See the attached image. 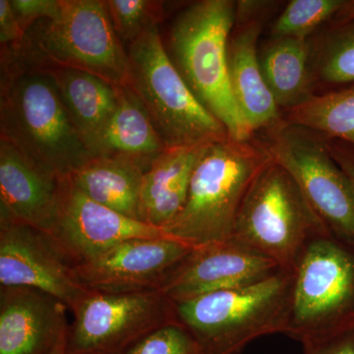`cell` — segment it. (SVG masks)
Masks as SVG:
<instances>
[{
  "label": "cell",
  "mask_w": 354,
  "mask_h": 354,
  "mask_svg": "<svg viewBox=\"0 0 354 354\" xmlns=\"http://www.w3.org/2000/svg\"><path fill=\"white\" fill-rule=\"evenodd\" d=\"M0 139L58 178L71 176L93 158L70 120L50 72L4 53Z\"/></svg>",
  "instance_id": "6da1fadb"
},
{
  "label": "cell",
  "mask_w": 354,
  "mask_h": 354,
  "mask_svg": "<svg viewBox=\"0 0 354 354\" xmlns=\"http://www.w3.org/2000/svg\"><path fill=\"white\" fill-rule=\"evenodd\" d=\"M237 2L201 0L177 14L162 38L169 59L205 109L232 139L245 141L247 127L230 88L227 46L236 22Z\"/></svg>",
  "instance_id": "7a4b0ae2"
},
{
  "label": "cell",
  "mask_w": 354,
  "mask_h": 354,
  "mask_svg": "<svg viewBox=\"0 0 354 354\" xmlns=\"http://www.w3.org/2000/svg\"><path fill=\"white\" fill-rule=\"evenodd\" d=\"M291 295L292 272L281 269L252 285L172 304L199 354H241L259 337L286 335Z\"/></svg>",
  "instance_id": "3957f363"
},
{
  "label": "cell",
  "mask_w": 354,
  "mask_h": 354,
  "mask_svg": "<svg viewBox=\"0 0 354 354\" xmlns=\"http://www.w3.org/2000/svg\"><path fill=\"white\" fill-rule=\"evenodd\" d=\"M1 53L37 68L81 70L114 86L128 83V51L102 0H62L55 18L37 21Z\"/></svg>",
  "instance_id": "277c9868"
},
{
  "label": "cell",
  "mask_w": 354,
  "mask_h": 354,
  "mask_svg": "<svg viewBox=\"0 0 354 354\" xmlns=\"http://www.w3.org/2000/svg\"><path fill=\"white\" fill-rule=\"evenodd\" d=\"M272 160L265 144L251 139L227 137L211 144L195 167L183 209L165 234L192 247L232 239L247 191Z\"/></svg>",
  "instance_id": "5b68a950"
},
{
  "label": "cell",
  "mask_w": 354,
  "mask_h": 354,
  "mask_svg": "<svg viewBox=\"0 0 354 354\" xmlns=\"http://www.w3.org/2000/svg\"><path fill=\"white\" fill-rule=\"evenodd\" d=\"M127 51V86L143 102L167 148L207 145L230 137L169 59L158 26L144 32Z\"/></svg>",
  "instance_id": "8992f818"
},
{
  "label": "cell",
  "mask_w": 354,
  "mask_h": 354,
  "mask_svg": "<svg viewBox=\"0 0 354 354\" xmlns=\"http://www.w3.org/2000/svg\"><path fill=\"white\" fill-rule=\"evenodd\" d=\"M323 234H330L297 181L272 160L247 191L230 239L290 270L304 247Z\"/></svg>",
  "instance_id": "52a82bcc"
},
{
  "label": "cell",
  "mask_w": 354,
  "mask_h": 354,
  "mask_svg": "<svg viewBox=\"0 0 354 354\" xmlns=\"http://www.w3.org/2000/svg\"><path fill=\"white\" fill-rule=\"evenodd\" d=\"M290 270L288 337L304 342L354 325V243L332 234L317 236Z\"/></svg>",
  "instance_id": "ba28073f"
},
{
  "label": "cell",
  "mask_w": 354,
  "mask_h": 354,
  "mask_svg": "<svg viewBox=\"0 0 354 354\" xmlns=\"http://www.w3.org/2000/svg\"><path fill=\"white\" fill-rule=\"evenodd\" d=\"M266 148L293 177L333 236L354 243V183L320 135L281 121Z\"/></svg>",
  "instance_id": "9c48e42d"
},
{
  "label": "cell",
  "mask_w": 354,
  "mask_h": 354,
  "mask_svg": "<svg viewBox=\"0 0 354 354\" xmlns=\"http://www.w3.org/2000/svg\"><path fill=\"white\" fill-rule=\"evenodd\" d=\"M70 310L74 318L67 333V354H123L152 330L177 322L171 300L157 290H88Z\"/></svg>",
  "instance_id": "30bf717a"
},
{
  "label": "cell",
  "mask_w": 354,
  "mask_h": 354,
  "mask_svg": "<svg viewBox=\"0 0 354 354\" xmlns=\"http://www.w3.org/2000/svg\"><path fill=\"white\" fill-rule=\"evenodd\" d=\"M48 235L72 267L97 259L129 239L167 236L164 230L121 215L91 199L68 176L60 179L57 215Z\"/></svg>",
  "instance_id": "8fae6325"
},
{
  "label": "cell",
  "mask_w": 354,
  "mask_h": 354,
  "mask_svg": "<svg viewBox=\"0 0 354 354\" xmlns=\"http://www.w3.org/2000/svg\"><path fill=\"white\" fill-rule=\"evenodd\" d=\"M283 268L234 239L193 247L158 290L172 302L258 283Z\"/></svg>",
  "instance_id": "7c38bea8"
},
{
  "label": "cell",
  "mask_w": 354,
  "mask_h": 354,
  "mask_svg": "<svg viewBox=\"0 0 354 354\" xmlns=\"http://www.w3.org/2000/svg\"><path fill=\"white\" fill-rule=\"evenodd\" d=\"M0 286H27L50 293L69 309L88 288L43 230L0 220Z\"/></svg>",
  "instance_id": "4fadbf2b"
},
{
  "label": "cell",
  "mask_w": 354,
  "mask_h": 354,
  "mask_svg": "<svg viewBox=\"0 0 354 354\" xmlns=\"http://www.w3.org/2000/svg\"><path fill=\"white\" fill-rule=\"evenodd\" d=\"M193 247L174 237L135 239L113 246L97 259L74 266L81 285L109 293L157 290Z\"/></svg>",
  "instance_id": "5bb4252c"
},
{
  "label": "cell",
  "mask_w": 354,
  "mask_h": 354,
  "mask_svg": "<svg viewBox=\"0 0 354 354\" xmlns=\"http://www.w3.org/2000/svg\"><path fill=\"white\" fill-rule=\"evenodd\" d=\"M271 2L242 1L237 4L235 30L227 46L230 88L245 121L253 133L271 129L281 122V109L266 83L257 55V41L264 15Z\"/></svg>",
  "instance_id": "9a60e30c"
},
{
  "label": "cell",
  "mask_w": 354,
  "mask_h": 354,
  "mask_svg": "<svg viewBox=\"0 0 354 354\" xmlns=\"http://www.w3.org/2000/svg\"><path fill=\"white\" fill-rule=\"evenodd\" d=\"M67 305L27 286H0V354H48L67 337Z\"/></svg>",
  "instance_id": "2e32d148"
},
{
  "label": "cell",
  "mask_w": 354,
  "mask_h": 354,
  "mask_svg": "<svg viewBox=\"0 0 354 354\" xmlns=\"http://www.w3.org/2000/svg\"><path fill=\"white\" fill-rule=\"evenodd\" d=\"M60 179L0 139V220L50 232L59 199Z\"/></svg>",
  "instance_id": "e0dca14e"
},
{
  "label": "cell",
  "mask_w": 354,
  "mask_h": 354,
  "mask_svg": "<svg viewBox=\"0 0 354 354\" xmlns=\"http://www.w3.org/2000/svg\"><path fill=\"white\" fill-rule=\"evenodd\" d=\"M209 145L167 148L153 160L144 174L140 221L165 230L176 218L187 199L195 167Z\"/></svg>",
  "instance_id": "ac0fdd59"
},
{
  "label": "cell",
  "mask_w": 354,
  "mask_h": 354,
  "mask_svg": "<svg viewBox=\"0 0 354 354\" xmlns=\"http://www.w3.org/2000/svg\"><path fill=\"white\" fill-rule=\"evenodd\" d=\"M48 71L55 79L72 124L94 158L100 137L118 106V86L81 70Z\"/></svg>",
  "instance_id": "d6986e66"
},
{
  "label": "cell",
  "mask_w": 354,
  "mask_h": 354,
  "mask_svg": "<svg viewBox=\"0 0 354 354\" xmlns=\"http://www.w3.org/2000/svg\"><path fill=\"white\" fill-rule=\"evenodd\" d=\"M147 169L145 165L134 158L111 156L91 158L68 177L91 199L140 221L142 185Z\"/></svg>",
  "instance_id": "ffe728a7"
},
{
  "label": "cell",
  "mask_w": 354,
  "mask_h": 354,
  "mask_svg": "<svg viewBox=\"0 0 354 354\" xmlns=\"http://www.w3.org/2000/svg\"><path fill=\"white\" fill-rule=\"evenodd\" d=\"M165 149L143 102L128 86H118V106L100 137L94 158H131L149 169Z\"/></svg>",
  "instance_id": "44dd1931"
},
{
  "label": "cell",
  "mask_w": 354,
  "mask_h": 354,
  "mask_svg": "<svg viewBox=\"0 0 354 354\" xmlns=\"http://www.w3.org/2000/svg\"><path fill=\"white\" fill-rule=\"evenodd\" d=\"M259 60L266 83L279 109L288 111L314 95L308 39L272 38Z\"/></svg>",
  "instance_id": "7402d4cb"
},
{
  "label": "cell",
  "mask_w": 354,
  "mask_h": 354,
  "mask_svg": "<svg viewBox=\"0 0 354 354\" xmlns=\"http://www.w3.org/2000/svg\"><path fill=\"white\" fill-rule=\"evenodd\" d=\"M286 113L288 124L354 145V84L312 95Z\"/></svg>",
  "instance_id": "603a6c76"
},
{
  "label": "cell",
  "mask_w": 354,
  "mask_h": 354,
  "mask_svg": "<svg viewBox=\"0 0 354 354\" xmlns=\"http://www.w3.org/2000/svg\"><path fill=\"white\" fill-rule=\"evenodd\" d=\"M314 78L337 88L354 84V19L330 24L311 46Z\"/></svg>",
  "instance_id": "cb8c5ba5"
},
{
  "label": "cell",
  "mask_w": 354,
  "mask_h": 354,
  "mask_svg": "<svg viewBox=\"0 0 354 354\" xmlns=\"http://www.w3.org/2000/svg\"><path fill=\"white\" fill-rule=\"evenodd\" d=\"M344 3V0H292L272 25V38L308 39L334 19Z\"/></svg>",
  "instance_id": "d4e9b609"
},
{
  "label": "cell",
  "mask_w": 354,
  "mask_h": 354,
  "mask_svg": "<svg viewBox=\"0 0 354 354\" xmlns=\"http://www.w3.org/2000/svg\"><path fill=\"white\" fill-rule=\"evenodd\" d=\"M106 11L121 43L134 41L162 20V2L151 0H106Z\"/></svg>",
  "instance_id": "484cf974"
},
{
  "label": "cell",
  "mask_w": 354,
  "mask_h": 354,
  "mask_svg": "<svg viewBox=\"0 0 354 354\" xmlns=\"http://www.w3.org/2000/svg\"><path fill=\"white\" fill-rule=\"evenodd\" d=\"M123 354H199V351L188 330L174 322L149 333Z\"/></svg>",
  "instance_id": "4316f807"
},
{
  "label": "cell",
  "mask_w": 354,
  "mask_h": 354,
  "mask_svg": "<svg viewBox=\"0 0 354 354\" xmlns=\"http://www.w3.org/2000/svg\"><path fill=\"white\" fill-rule=\"evenodd\" d=\"M302 354H354V325L306 339Z\"/></svg>",
  "instance_id": "83f0119b"
},
{
  "label": "cell",
  "mask_w": 354,
  "mask_h": 354,
  "mask_svg": "<svg viewBox=\"0 0 354 354\" xmlns=\"http://www.w3.org/2000/svg\"><path fill=\"white\" fill-rule=\"evenodd\" d=\"M10 3L25 32L38 20L55 18L59 12L62 0H10Z\"/></svg>",
  "instance_id": "f1b7e54d"
},
{
  "label": "cell",
  "mask_w": 354,
  "mask_h": 354,
  "mask_svg": "<svg viewBox=\"0 0 354 354\" xmlns=\"http://www.w3.org/2000/svg\"><path fill=\"white\" fill-rule=\"evenodd\" d=\"M25 32L21 29L10 0H0V44L1 48H10L19 43Z\"/></svg>",
  "instance_id": "f546056e"
},
{
  "label": "cell",
  "mask_w": 354,
  "mask_h": 354,
  "mask_svg": "<svg viewBox=\"0 0 354 354\" xmlns=\"http://www.w3.org/2000/svg\"><path fill=\"white\" fill-rule=\"evenodd\" d=\"M354 19V0H344V6L339 9V12L335 14L334 19L330 21V24H341Z\"/></svg>",
  "instance_id": "4dcf8cb0"
},
{
  "label": "cell",
  "mask_w": 354,
  "mask_h": 354,
  "mask_svg": "<svg viewBox=\"0 0 354 354\" xmlns=\"http://www.w3.org/2000/svg\"><path fill=\"white\" fill-rule=\"evenodd\" d=\"M48 354H67L66 337L62 339V341L60 342L59 344H58L57 346H55V348H53V351H51L50 353H48Z\"/></svg>",
  "instance_id": "1f68e13d"
},
{
  "label": "cell",
  "mask_w": 354,
  "mask_h": 354,
  "mask_svg": "<svg viewBox=\"0 0 354 354\" xmlns=\"http://www.w3.org/2000/svg\"><path fill=\"white\" fill-rule=\"evenodd\" d=\"M354 181V180H353Z\"/></svg>",
  "instance_id": "d6a6232c"
}]
</instances>
